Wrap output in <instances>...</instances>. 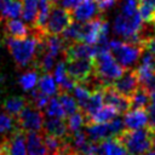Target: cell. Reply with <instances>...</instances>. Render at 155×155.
<instances>
[{
  "label": "cell",
  "instance_id": "1",
  "mask_svg": "<svg viewBox=\"0 0 155 155\" xmlns=\"http://www.w3.org/2000/svg\"><path fill=\"white\" fill-rule=\"evenodd\" d=\"M45 33L33 31L24 38H7V48L19 68L35 64L41 35Z\"/></svg>",
  "mask_w": 155,
  "mask_h": 155
},
{
  "label": "cell",
  "instance_id": "37",
  "mask_svg": "<svg viewBox=\"0 0 155 155\" xmlns=\"http://www.w3.org/2000/svg\"><path fill=\"white\" fill-rule=\"evenodd\" d=\"M53 78L57 82L58 86H61L65 80L69 79V75L67 73V64L65 61H59L58 63L54 64V70H53Z\"/></svg>",
  "mask_w": 155,
  "mask_h": 155
},
{
  "label": "cell",
  "instance_id": "13",
  "mask_svg": "<svg viewBox=\"0 0 155 155\" xmlns=\"http://www.w3.org/2000/svg\"><path fill=\"white\" fill-rule=\"evenodd\" d=\"M102 91H103L104 103L114 107L119 111V114H124L125 111H127L131 108L130 98L119 93L116 90L113 88L111 85H107V86L102 87Z\"/></svg>",
  "mask_w": 155,
  "mask_h": 155
},
{
  "label": "cell",
  "instance_id": "12",
  "mask_svg": "<svg viewBox=\"0 0 155 155\" xmlns=\"http://www.w3.org/2000/svg\"><path fill=\"white\" fill-rule=\"evenodd\" d=\"M96 56V48L92 45L85 42H69L64 50V61L70 59H93Z\"/></svg>",
  "mask_w": 155,
  "mask_h": 155
},
{
  "label": "cell",
  "instance_id": "19",
  "mask_svg": "<svg viewBox=\"0 0 155 155\" xmlns=\"http://www.w3.org/2000/svg\"><path fill=\"white\" fill-rule=\"evenodd\" d=\"M86 131L85 133L87 134L88 139L91 142L98 143L104 138L111 137L109 124L103 122V124H97V122H86Z\"/></svg>",
  "mask_w": 155,
  "mask_h": 155
},
{
  "label": "cell",
  "instance_id": "8",
  "mask_svg": "<svg viewBox=\"0 0 155 155\" xmlns=\"http://www.w3.org/2000/svg\"><path fill=\"white\" fill-rule=\"evenodd\" d=\"M67 73L75 82H86L93 74V59L65 61Z\"/></svg>",
  "mask_w": 155,
  "mask_h": 155
},
{
  "label": "cell",
  "instance_id": "22",
  "mask_svg": "<svg viewBox=\"0 0 155 155\" xmlns=\"http://www.w3.org/2000/svg\"><path fill=\"white\" fill-rule=\"evenodd\" d=\"M117 115H119V111L114 107H111L109 104H104L96 113H93L90 117H87L86 122H97V124L109 122Z\"/></svg>",
  "mask_w": 155,
  "mask_h": 155
},
{
  "label": "cell",
  "instance_id": "16",
  "mask_svg": "<svg viewBox=\"0 0 155 155\" xmlns=\"http://www.w3.org/2000/svg\"><path fill=\"white\" fill-rule=\"evenodd\" d=\"M25 147L28 155H47L42 131L25 132Z\"/></svg>",
  "mask_w": 155,
  "mask_h": 155
},
{
  "label": "cell",
  "instance_id": "15",
  "mask_svg": "<svg viewBox=\"0 0 155 155\" xmlns=\"http://www.w3.org/2000/svg\"><path fill=\"white\" fill-rule=\"evenodd\" d=\"M97 155H128L119 137H108L97 143Z\"/></svg>",
  "mask_w": 155,
  "mask_h": 155
},
{
  "label": "cell",
  "instance_id": "36",
  "mask_svg": "<svg viewBox=\"0 0 155 155\" xmlns=\"http://www.w3.org/2000/svg\"><path fill=\"white\" fill-rule=\"evenodd\" d=\"M138 13L143 22H153L155 21V6L147 4V2H139L138 5Z\"/></svg>",
  "mask_w": 155,
  "mask_h": 155
},
{
  "label": "cell",
  "instance_id": "32",
  "mask_svg": "<svg viewBox=\"0 0 155 155\" xmlns=\"http://www.w3.org/2000/svg\"><path fill=\"white\" fill-rule=\"evenodd\" d=\"M92 91L93 90L86 82H75L71 92H73V97L76 99V102H78V104H79L80 108L88 99V97H90V94H91Z\"/></svg>",
  "mask_w": 155,
  "mask_h": 155
},
{
  "label": "cell",
  "instance_id": "17",
  "mask_svg": "<svg viewBox=\"0 0 155 155\" xmlns=\"http://www.w3.org/2000/svg\"><path fill=\"white\" fill-rule=\"evenodd\" d=\"M4 31L7 38H24L30 33V27L18 18H7L4 23Z\"/></svg>",
  "mask_w": 155,
  "mask_h": 155
},
{
  "label": "cell",
  "instance_id": "31",
  "mask_svg": "<svg viewBox=\"0 0 155 155\" xmlns=\"http://www.w3.org/2000/svg\"><path fill=\"white\" fill-rule=\"evenodd\" d=\"M65 124L68 127V132L74 133L76 131H80L82 128V126L86 124V116L81 110H78L67 116Z\"/></svg>",
  "mask_w": 155,
  "mask_h": 155
},
{
  "label": "cell",
  "instance_id": "5",
  "mask_svg": "<svg viewBox=\"0 0 155 155\" xmlns=\"http://www.w3.org/2000/svg\"><path fill=\"white\" fill-rule=\"evenodd\" d=\"M143 25V21L139 16V13H136L133 16H125L119 13L114 21V33L120 36L124 41L128 42H139V31Z\"/></svg>",
  "mask_w": 155,
  "mask_h": 155
},
{
  "label": "cell",
  "instance_id": "48",
  "mask_svg": "<svg viewBox=\"0 0 155 155\" xmlns=\"http://www.w3.org/2000/svg\"><path fill=\"white\" fill-rule=\"evenodd\" d=\"M0 150H1V139H0Z\"/></svg>",
  "mask_w": 155,
  "mask_h": 155
},
{
  "label": "cell",
  "instance_id": "40",
  "mask_svg": "<svg viewBox=\"0 0 155 155\" xmlns=\"http://www.w3.org/2000/svg\"><path fill=\"white\" fill-rule=\"evenodd\" d=\"M98 2V7L101 10V12H105V11H109L111 10L116 4H117V0H97Z\"/></svg>",
  "mask_w": 155,
  "mask_h": 155
},
{
  "label": "cell",
  "instance_id": "30",
  "mask_svg": "<svg viewBox=\"0 0 155 155\" xmlns=\"http://www.w3.org/2000/svg\"><path fill=\"white\" fill-rule=\"evenodd\" d=\"M27 103H28L27 99L23 97H11L4 102L2 109L5 110V113L16 117L18 115V113L25 107Z\"/></svg>",
  "mask_w": 155,
  "mask_h": 155
},
{
  "label": "cell",
  "instance_id": "11",
  "mask_svg": "<svg viewBox=\"0 0 155 155\" xmlns=\"http://www.w3.org/2000/svg\"><path fill=\"white\" fill-rule=\"evenodd\" d=\"M70 12H71L73 19L76 22H80V23L91 21L102 15V12L98 7L97 0H82Z\"/></svg>",
  "mask_w": 155,
  "mask_h": 155
},
{
  "label": "cell",
  "instance_id": "28",
  "mask_svg": "<svg viewBox=\"0 0 155 155\" xmlns=\"http://www.w3.org/2000/svg\"><path fill=\"white\" fill-rule=\"evenodd\" d=\"M81 25H82V23L73 21L59 35L64 39V41L67 44H69V42H80V39H81Z\"/></svg>",
  "mask_w": 155,
  "mask_h": 155
},
{
  "label": "cell",
  "instance_id": "34",
  "mask_svg": "<svg viewBox=\"0 0 155 155\" xmlns=\"http://www.w3.org/2000/svg\"><path fill=\"white\" fill-rule=\"evenodd\" d=\"M38 81H39V73L36 70H28L25 73H23L18 80L21 87L24 91H31L38 86Z\"/></svg>",
  "mask_w": 155,
  "mask_h": 155
},
{
  "label": "cell",
  "instance_id": "29",
  "mask_svg": "<svg viewBox=\"0 0 155 155\" xmlns=\"http://www.w3.org/2000/svg\"><path fill=\"white\" fill-rule=\"evenodd\" d=\"M17 128H18V125H17L15 116H12L7 113L0 114V136L2 138L10 136Z\"/></svg>",
  "mask_w": 155,
  "mask_h": 155
},
{
  "label": "cell",
  "instance_id": "41",
  "mask_svg": "<svg viewBox=\"0 0 155 155\" xmlns=\"http://www.w3.org/2000/svg\"><path fill=\"white\" fill-rule=\"evenodd\" d=\"M81 1H82V0H59L57 4H58L59 6H62V7H64L65 10L71 11V10L75 8Z\"/></svg>",
  "mask_w": 155,
  "mask_h": 155
},
{
  "label": "cell",
  "instance_id": "20",
  "mask_svg": "<svg viewBox=\"0 0 155 155\" xmlns=\"http://www.w3.org/2000/svg\"><path fill=\"white\" fill-rule=\"evenodd\" d=\"M104 98H103V91L102 88H96L91 92L88 99L85 102V104L80 108V110L85 114L86 119L90 117L93 113H96L102 105H104Z\"/></svg>",
  "mask_w": 155,
  "mask_h": 155
},
{
  "label": "cell",
  "instance_id": "44",
  "mask_svg": "<svg viewBox=\"0 0 155 155\" xmlns=\"http://www.w3.org/2000/svg\"><path fill=\"white\" fill-rule=\"evenodd\" d=\"M76 155H97L96 153H86V154H76Z\"/></svg>",
  "mask_w": 155,
  "mask_h": 155
},
{
  "label": "cell",
  "instance_id": "21",
  "mask_svg": "<svg viewBox=\"0 0 155 155\" xmlns=\"http://www.w3.org/2000/svg\"><path fill=\"white\" fill-rule=\"evenodd\" d=\"M134 71L138 78L139 86H143L149 92L155 90V69L148 68V67L138 63Z\"/></svg>",
  "mask_w": 155,
  "mask_h": 155
},
{
  "label": "cell",
  "instance_id": "10",
  "mask_svg": "<svg viewBox=\"0 0 155 155\" xmlns=\"http://www.w3.org/2000/svg\"><path fill=\"white\" fill-rule=\"evenodd\" d=\"M110 85L119 93L130 98L132 93L137 90V87L139 86V82H138V78L136 75L134 69H125V71L116 80H114Z\"/></svg>",
  "mask_w": 155,
  "mask_h": 155
},
{
  "label": "cell",
  "instance_id": "35",
  "mask_svg": "<svg viewBox=\"0 0 155 155\" xmlns=\"http://www.w3.org/2000/svg\"><path fill=\"white\" fill-rule=\"evenodd\" d=\"M50 101V96L45 94L44 92H41L39 88L38 90H31V96H30V104L33 107H35L36 109H40L42 110L46 104L48 103Z\"/></svg>",
  "mask_w": 155,
  "mask_h": 155
},
{
  "label": "cell",
  "instance_id": "23",
  "mask_svg": "<svg viewBox=\"0 0 155 155\" xmlns=\"http://www.w3.org/2000/svg\"><path fill=\"white\" fill-rule=\"evenodd\" d=\"M39 0H22V18L31 28L38 16Z\"/></svg>",
  "mask_w": 155,
  "mask_h": 155
},
{
  "label": "cell",
  "instance_id": "42",
  "mask_svg": "<svg viewBox=\"0 0 155 155\" xmlns=\"http://www.w3.org/2000/svg\"><path fill=\"white\" fill-rule=\"evenodd\" d=\"M149 105L155 107V90L149 92Z\"/></svg>",
  "mask_w": 155,
  "mask_h": 155
},
{
  "label": "cell",
  "instance_id": "39",
  "mask_svg": "<svg viewBox=\"0 0 155 155\" xmlns=\"http://www.w3.org/2000/svg\"><path fill=\"white\" fill-rule=\"evenodd\" d=\"M145 110H147V116H148V124H147V126L151 131H155V107L148 105Z\"/></svg>",
  "mask_w": 155,
  "mask_h": 155
},
{
  "label": "cell",
  "instance_id": "9",
  "mask_svg": "<svg viewBox=\"0 0 155 155\" xmlns=\"http://www.w3.org/2000/svg\"><path fill=\"white\" fill-rule=\"evenodd\" d=\"M1 149L8 155H28L25 147V132L17 128L10 136L2 138Z\"/></svg>",
  "mask_w": 155,
  "mask_h": 155
},
{
  "label": "cell",
  "instance_id": "3",
  "mask_svg": "<svg viewBox=\"0 0 155 155\" xmlns=\"http://www.w3.org/2000/svg\"><path fill=\"white\" fill-rule=\"evenodd\" d=\"M108 48L124 69H133V67L138 64L143 52V46L140 44L128 42L120 39L109 40Z\"/></svg>",
  "mask_w": 155,
  "mask_h": 155
},
{
  "label": "cell",
  "instance_id": "7",
  "mask_svg": "<svg viewBox=\"0 0 155 155\" xmlns=\"http://www.w3.org/2000/svg\"><path fill=\"white\" fill-rule=\"evenodd\" d=\"M16 121L18 125V128H21L24 132L30 131H42V125L45 121L44 113L40 109H36L30 103L25 104V107L18 113L16 116Z\"/></svg>",
  "mask_w": 155,
  "mask_h": 155
},
{
  "label": "cell",
  "instance_id": "38",
  "mask_svg": "<svg viewBox=\"0 0 155 155\" xmlns=\"http://www.w3.org/2000/svg\"><path fill=\"white\" fill-rule=\"evenodd\" d=\"M142 46H143L144 50H147L148 52H150L155 57V31L151 36H149L148 39H145L142 42Z\"/></svg>",
  "mask_w": 155,
  "mask_h": 155
},
{
  "label": "cell",
  "instance_id": "45",
  "mask_svg": "<svg viewBox=\"0 0 155 155\" xmlns=\"http://www.w3.org/2000/svg\"><path fill=\"white\" fill-rule=\"evenodd\" d=\"M0 155H8V154H7L5 150H2V149H1V150H0Z\"/></svg>",
  "mask_w": 155,
  "mask_h": 155
},
{
  "label": "cell",
  "instance_id": "6",
  "mask_svg": "<svg viewBox=\"0 0 155 155\" xmlns=\"http://www.w3.org/2000/svg\"><path fill=\"white\" fill-rule=\"evenodd\" d=\"M71 22H73V17L69 10H65L58 4H52L44 31L46 34L59 35Z\"/></svg>",
  "mask_w": 155,
  "mask_h": 155
},
{
  "label": "cell",
  "instance_id": "46",
  "mask_svg": "<svg viewBox=\"0 0 155 155\" xmlns=\"http://www.w3.org/2000/svg\"><path fill=\"white\" fill-rule=\"evenodd\" d=\"M58 1H59V0H50V2H51V4H57Z\"/></svg>",
  "mask_w": 155,
  "mask_h": 155
},
{
  "label": "cell",
  "instance_id": "2",
  "mask_svg": "<svg viewBox=\"0 0 155 155\" xmlns=\"http://www.w3.org/2000/svg\"><path fill=\"white\" fill-rule=\"evenodd\" d=\"M125 69L116 62L109 50H98L93 58V76L104 87L116 80Z\"/></svg>",
  "mask_w": 155,
  "mask_h": 155
},
{
  "label": "cell",
  "instance_id": "27",
  "mask_svg": "<svg viewBox=\"0 0 155 155\" xmlns=\"http://www.w3.org/2000/svg\"><path fill=\"white\" fill-rule=\"evenodd\" d=\"M57 94H58L57 98H58V101H59V103H61V105H62V108H63V110H64L67 116L73 114V113H75V111H78V110H80V107H79L76 99L69 92L58 91Z\"/></svg>",
  "mask_w": 155,
  "mask_h": 155
},
{
  "label": "cell",
  "instance_id": "26",
  "mask_svg": "<svg viewBox=\"0 0 155 155\" xmlns=\"http://www.w3.org/2000/svg\"><path fill=\"white\" fill-rule=\"evenodd\" d=\"M22 13V0H7L0 10V19L18 18Z\"/></svg>",
  "mask_w": 155,
  "mask_h": 155
},
{
  "label": "cell",
  "instance_id": "25",
  "mask_svg": "<svg viewBox=\"0 0 155 155\" xmlns=\"http://www.w3.org/2000/svg\"><path fill=\"white\" fill-rule=\"evenodd\" d=\"M130 105L131 108L147 109V107L149 105V91L143 86H138L130 97Z\"/></svg>",
  "mask_w": 155,
  "mask_h": 155
},
{
  "label": "cell",
  "instance_id": "33",
  "mask_svg": "<svg viewBox=\"0 0 155 155\" xmlns=\"http://www.w3.org/2000/svg\"><path fill=\"white\" fill-rule=\"evenodd\" d=\"M45 110V114H46V117H61V119H65L67 115L58 101V98L56 96L53 97H50V101L48 103L46 104V107L44 108Z\"/></svg>",
  "mask_w": 155,
  "mask_h": 155
},
{
  "label": "cell",
  "instance_id": "47",
  "mask_svg": "<svg viewBox=\"0 0 155 155\" xmlns=\"http://www.w3.org/2000/svg\"><path fill=\"white\" fill-rule=\"evenodd\" d=\"M47 155H58V154H47Z\"/></svg>",
  "mask_w": 155,
  "mask_h": 155
},
{
  "label": "cell",
  "instance_id": "24",
  "mask_svg": "<svg viewBox=\"0 0 155 155\" xmlns=\"http://www.w3.org/2000/svg\"><path fill=\"white\" fill-rule=\"evenodd\" d=\"M38 88L44 92L45 94L50 96V97H53V96H57L58 93V85L54 80V78L50 74V73H44V75L41 78H39V81H38Z\"/></svg>",
  "mask_w": 155,
  "mask_h": 155
},
{
  "label": "cell",
  "instance_id": "43",
  "mask_svg": "<svg viewBox=\"0 0 155 155\" xmlns=\"http://www.w3.org/2000/svg\"><path fill=\"white\" fill-rule=\"evenodd\" d=\"M151 148L155 150V131H153L151 133Z\"/></svg>",
  "mask_w": 155,
  "mask_h": 155
},
{
  "label": "cell",
  "instance_id": "18",
  "mask_svg": "<svg viewBox=\"0 0 155 155\" xmlns=\"http://www.w3.org/2000/svg\"><path fill=\"white\" fill-rule=\"evenodd\" d=\"M42 132L56 136L58 138H64L69 134L65 119L61 117H47L42 125Z\"/></svg>",
  "mask_w": 155,
  "mask_h": 155
},
{
  "label": "cell",
  "instance_id": "4",
  "mask_svg": "<svg viewBox=\"0 0 155 155\" xmlns=\"http://www.w3.org/2000/svg\"><path fill=\"white\" fill-rule=\"evenodd\" d=\"M151 133L153 131L145 126L138 130H125L117 137L130 155H142L151 148Z\"/></svg>",
  "mask_w": 155,
  "mask_h": 155
},
{
  "label": "cell",
  "instance_id": "14",
  "mask_svg": "<svg viewBox=\"0 0 155 155\" xmlns=\"http://www.w3.org/2000/svg\"><path fill=\"white\" fill-rule=\"evenodd\" d=\"M125 130H138L143 128L148 124V116L145 109H137L130 108L127 111L124 113L122 117Z\"/></svg>",
  "mask_w": 155,
  "mask_h": 155
}]
</instances>
